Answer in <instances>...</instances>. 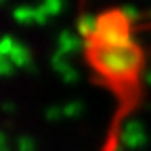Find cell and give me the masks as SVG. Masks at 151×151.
Wrapping results in <instances>:
<instances>
[{
    "mask_svg": "<svg viewBox=\"0 0 151 151\" xmlns=\"http://www.w3.org/2000/svg\"><path fill=\"white\" fill-rule=\"evenodd\" d=\"M84 50L92 67L118 84L134 80L143 67V50L137 42L128 46H97L92 40H84Z\"/></svg>",
    "mask_w": 151,
    "mask_h": 151,
    "instance_id": "obj_1",
    "label": "cell"
},
{
    "mask_svg": "<svg viewBox=\"0 0 151 151\" xmlns=\"http://www.w3.org/2000/svg\"><path fill=\"white\" fill-rule=\"evenodd\" d=\"M97 46H128L134 44V38L130 34V23L122 11H107L99 15V27L90 38Z\"/></svg>",
    "mask_w": 151,
    "mask_h": 151,
    "instance_id": "obj_2",
    "label": "cell"
},
{
    "mask_svg": "<svg viewBox=\"0 0 151 151\" xmlns=\"http://www.w3.org/2000/svg\"><path fill=\"white\" fill-rule=\"evenodd\" d=\"M50 65H52V69L61 76V80L65 82V84H76L80 80V73L76 71V67L67 61V57H63L61 52H52V57H50Z\"/></svg>",
    "mask_w": 151,
    "mask_h": 151,
    "instance_id": "obj_3",
    "label": "cell"
},
{
    "mask_svg": "<svg viewBox=\"0 0 151 151\" xmlns=\"http://www.w3.org/2000/svg\"><path fill=\"white\" fill-rule=\"evenodd\" d=\"M82 48H84V40L78 34L69 32V29H63L59 34V38H57V52H61L63 57L73 55V52H80Z\"/></svg>",
    "mask_w": 151,
    "mask_h": 151,
    "instance_id": "obj_4",
    "label": "cell"
},
{
    "mask_svg": "<svg viewBox=\"0 0 151 151\" xmlns=\"http://www.w3.org/2000/svg\"><path fill=\"white\" fill-rule=\"evenodd\" d=\"M122 141L128 145V147H139L145 143V130H143V124L139 120H130L126 122L124 130H122Z\"/></svg>",
    "mask_w": 151,
    "mask_h": 151,
    "instance_id": "obj_5",
    "label": "cell"
},
{
    "mask_svg": "<svg viewBox=\"0 0 151 151\" xmlns=\"http://www.w3.org/2000/svg\"><path fill=\"white\" fill-rule=\"evenodd\" d=\"M99 27V15H90V13H84L78 17V23H76V34H78L82 40H90L94 36Z\"/></svg>",
    "mask_w": 151,
    "mask_h": 151,
    "instance_id": "obj_6",
    "label": "cell"
},
{
    "mask_svg": "<svg viewBox=\"0 0 151 151\" xmlns=\"http://www.w3.org/2000/svg\"><path fill=\"white\" fill-rule=\"evenodd\" d=\"M9 59H11V63H13L15 67H23V69H27V71H34V69H36V65L32 63V55H29L27 46L21 44V42L15 44V48H13V52H11Z\"/></svg>",
    "mask_w": 151,
    "mask_h": 151,
    "instance_id": "obj_7",
    "label": "cell"
},
{
    "mask_svg": "<svg viewBox=\"0 0 151 151\" xmlns=\"http://www.w3.org/2000/svg\"><path fill=\"white\" fill-rule=\"evenodd\" d=\"M13 19L17 23H36V6H27V4H21V6H17L13 9Z\"/></svg>",
    "mask_w": 151,
    "mask_h": 151,
    "instance_id": "obj_8",
    "label": "cell"
},
{
    "mask_svg": "<svg viewBox=\"0 0 151 151\" xmlns=\"http://www.w3.org/2000/svg\"><path fill=\"white\" fill-rule=\"evenodd\" d=\"M15 44H17V40L15 38H11V36H2L0 38V57H11V52H13V48H15Z\"/></svg>",
    "mask_w": 151,
    "mask_h": 151,
    "instance_id": "obj_9",
    "label": "cell"
},
{
    "mask_svg": "<svg viewBox=\"0 0 151 151\" xmlns=\"http://www.w3.org/2000/svg\"><path fill=\"white\" fill-rule=\"evenodd\" d=\"M120 11H122V15L126 17V21H128L130 25L134 23V21H139V19H141V11H139L137 6H132V4H126V6H122Z\"/></svg>",
    "mask_w": 151,
    "mask_h": 151,
    "instance_id": "obj_10",
    "label": "cell"
},
{
    "mask_svg": "<svg viewBox=\"0 0 151 151\" xmlns=\"http://www.w3.org/2000/svg\"><path fill=\"white\" fill-rule=\"evenodd\" d=\"M42 6L46 9V13H48L50 17H55V15L61 13V9H63V0H44Z\"/></svg>",
    "mask_w": 151,
    "mask_h": 151,
    "instance_id": "obj_11",
    "label": "cell"
},
{
    "mask_svg": "<svg viewBox=\"0 0 151 151\" xmlns=\"http://www.w3.org/2000/svg\"><path fill=\"white\" fill-rule=\"evenodd\" d=\"M80 111H82V105H80L78 101H71L69 105L63 107V116H67V118H76Z\"/></svg>",
    "mask_w": 151,
    "mask_h": 151,
    "instance_id": "obj_12",
    "label": "cell"
},
{
    "mask_svg": "<svg viewBox=\"0 0 151 151\" xmlns=\"http://www.w3.org/2000/svg\"><path fill=\"white\" fill-rule=\"evenodd\" d=\"M50 21V15L46 13V9L40 4V6H36V23L38 25H44V23H48Z\"/></svg>",
    "mask_w": 151,
    "mask_h": 151,
    "instance_id": "obj_13",
    "label": "cell"
},
{
    "mask_svg": "<svg viewBox=\"0 0 151 151\" xmlns=\"http://www.w3.org/2000/svg\"><path fill=\"white\" fill-rule=\"evenodd\" d=\"M13 71H15V65L11 63V59L0 57V76H11Z\"/></svg>",
    "mask_w": 151,
    "mask_h": 151,
    "instance_id": "obj_14",
    "label": "cell"
},
{
    "mask_svg": "<svg viewBox=\"0 0 151 151\" xmlns=\"http://www.w3.org/2000/svg\"><path fill=\"white\" fill-rule=\"evenodd\" d=\"M59 116H63V109H57V107L46 109V118L48 120H59Z\"/></svg>",
    "mask_w": 151,
    "mask_h": 151,
    "instance_id": "obj_15",
    "label": "cell"
},
{
    "mask_svg": "<svg viewBox=\"0 0 151 151\" xmlns=\"http://www.w3.org/2000/svg\"><path fill=\"white\" fill-rule=\"evenodd\" d=\"M19 149H21V151H34V145H32V141L29 139H21V141H19Z\"/></svg>",
    "mask_w": 151,
    "mask_h": 151,
    "instance_id": "obj_16",
    "label": "cell"
},
{
    "mask_svg": "<svg viewBox=\"0 0 151 151\" xmlns=\"http://www.w3.org/2000/svg\"><path fill=\"white\" fill-rule=\"evenodd\" d=\"M143 82H145V86H149V88H151V69H147V71H145Z\"/></svg>",
    "mask_w": 151,
    "mask_h": 151,
    "instance_id": "obj_17",
    "label": "cell"
},
{
    "mask_svg": "<svg viewBox=\"0 0 151 151\" xmlns=\"http://www.w3.org/2000/svg\"><path fill=\"white\" fill-rule=\"evenodd\" d=\"M2 107H4V111H11V109H13V105H11V103H4Z\"/></svg>",
    "mask_w": 151,
    "mask_h": 151,
    "instance_id": "obj_18",
    "label": "cell"
},
{
    "mask_svg": "<svg viewBox=\"0 0 151 151\" xmlns=\"http://www.w3.org/2000/svg\"><path fill=\"white\" fill-rule=\"evenodd\" d=\"M2 143H4V137H2V134H0V145H2Z\"/></svg>",
    "mask_w": 151,
    "mask_h": 151,
    "instance_id": "obj_19",
    "label": "cell"
},
{
    "mask_svg": "<svg viewBox=\"0 0 151 151\" xmlns=\"http://www.w3.org/2000/svg\"><path fill=\"white\" fill-rule=\"evenodd\" d=\"M4 2H6V0H0V4H4Z\"/></svg>",
    "mask_w": 151,
    "mask_h": 151,
    "instance_id": "obj_20",
    "label": "cell"
},
{
    "mask_svg": "<svg viewBox=\"0 0 151 151\" xmlns=\"http://www.w3.org/2000/svg\"><path fill=\"white\" fill-rule=\"evenodd\" d=\"M149 19H151V11H149Z\"/></svg>",
    "mask_w": 151,
    "mask_h": 151,
    "instance_id": "obj_21",
    "label": "cell"
}]
</instances>
